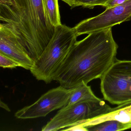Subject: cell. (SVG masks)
Here are the masks:
<instances>
[{
  "label": "cell",
  "mask_w": 131,
  "mask_h": 131,
  "mask_svg": "<svg viewBox=\"0 0 131 131\" xmlns=\"http://www.w3.org/2000/svg\"><path fill=\"white\" fill-rule=\"evenodd\" d=\"M118 47L112 28L89 34L76 42L53 80L69 89L100 79L116 59Z\"/></svg>",
  "instance_id": "6da1fadb"
},
{
  "label": "cell",
  "mask_w": 131,
  "mask_h": 131,
  "mask_svg": "<svg viewBox=\"0 0 131 131\" xmlns=\"http://www.w3.org/2000/svg\"><path fill=\"white\" fill-rule=\"evenodd\" d=\"M0 25L11 31L34 61L56 27L46 17L42 0H0Z\"/></svg>",
  "instance_id": "7a4b0ae2"
},
{
  "label": "cell",
  "mask_w": 131,
  "mask_h": 131,
  "mask_svg": "<svg viewBox=\"0 0 131 131\" xmlns=\"http://www.w3.org/2000/svg\"><path fill=\"white\" fill-rule=\"evenodd\" d=\"M77 37L73 28L62 24L56 27L53 36L30 69L37 80L46 83L53 80L56 72L68 56Z\"/></svg>",
  "instance_id": "3957f363"
},
{
  "label": "cell",
  "mask_w": 131,
  "mask_h": 131,
  "mask_svg": "<svg viewBox=\"0 0 131 131\" xmlns=\"http://www.w3.org/2000/svg\"><path fill=\"white\" fill-rule=\"evenodd\" d=\"M112 108L99 98L89 100L60 109L42 128V131H55L80 125L109 113Z\"/></svg>",
  "instance_id": "277c9868"
},
{
  "label": "cell",
  "mask_w": 131,
  "mask_h": 131,
  "mask_svg": "<svg viewBox=\"0 0 131 131\" xmlns=\"http://www.w3.org/2000/svg\"><path fill=\"white\" fill-rule=\"evenodd\" d=\"M100 80L105 100L117 105L131 102V60L116 59Z\"/></svg>",
  "instance_id": "5b68a950"
},
{
  "label": "cell",
  "mask_w": 131,
  "mask_h": 131,
  "mask_svg": "<svg viewBox=\"0 0 131 131\" xmlns=\"http://www.w3.org/2000/svg\"><path fill=\"white\" fill-rule=\"evenodd\" d=\"M131 19V0L106 9L98 16L83 20L73 27L77 36L106 29Z\"/></svg>",
  "instance_id": "8992f818"
},
{
  "label": "cell",
  "mask_w": 131,
  "mask_h": 131,
  "mask_svg": "<svg viewBox=\"0 0 131 131\" xmlns=\"http://www.w3.org/2000/svg\"><path fill=\"white\" fill-rule=\"evenodd\" d=\"M74 89H67L60 85L52 89L32 105L18 110L15 113V117L20 119L45 117L52 111L65 106Z\"/></svg>",
  "instance_id": "52a82bcc"
},
{
  "label": "cell",
  "mask_w": 131,
  "mask_h": 131,
  "mask_svg": "<svg viewBox=\"0 0 131 131\" xmlns=\"http://www.w3.org/2000/svg\"><path fill=\"white\" fill-rule=\"evenodd\" d=\"M0 53L13 58L30 70L34 61L28 55L16 36L9 30L0 25Z\"/></svg>",
  "instance_id": "ba28073f"
},
{
  "label": "cell",
  "mask_w": 131,
  "mask_h": 131,
  "mask_svg": "<svg viewBox=\"0 0 131 131\" xmlns=\"http://www.w3.org/2000/svg\"><path fill=\"white\" fill-rule=\"evenodd\" d=\"M108 120H116L126 123H131V102L118 105L112 108L108 113L95 118L80 126L86 127Z\"/></svg>",
  "instance_id": "9c48e42d"
},
{
  "label": "cell",
  "mask_w": 131,
  "mask_h": 131,
  "mask_svg": "<svg viewBox=\"0 0 131 131\" xmlns=\"http://www.w3.org/2000/svg\"><path fill=\"white\" fill-rule=\"evenodd\" d=\"M97 98L92 91L91 87L87 84L83 83L74 88L67 104L64 106H69L80 102Z\"/></svg>",
  "instance_id": "30bf717a"
},
{
  "label": "cell",
  "mask_w": 131,
  "mask_h": 131,
  "mask_svg": "<svg viewBox=\"0 0 131 131\" xmlns=\"http://www.w3.org/2000/svg\"><path fill=\"white\" fill-rule=\"evenodd\" d=\"M46 17L56 27L62 25L58 0H42Z\"/></svg>",
  "instance_id": "8fae6325"
},
{
  "label": "cell",
  "mask_w": 131,
  "mask_h": 131,
  "mask_svg": "<svg viewBox=\"0 0 131 131\" xmlns=\"http://www.w3.org/2000/svg\"><path fill=\"white\" fill-rule=\"evenodd\" d=\"M87 131H122L131 128V123H126L116 120H108L86 127Z\"/></svg>",
  "instance_id": "7c38bea8"
},
{
  "label": "cell",
  "mask_w": 131,
  "mask_h": 131,
  "mask_svg": "<svg viewBox=\"0 0 131 131\" xmlns=\"http://www.w3.org/2000/svg\"><path fill=\"white\" fill-rule=\"evenodd\" d=\"M109 0H75V3L71 9L77 7L82 6L84 8L93 9L97 6L105 7Z\"/></svg>",
  "instance_id": "4fadbf2b"
},
{
  "label": "cell",
  "mask_w": 131,
  "mask_h": 131,
  "mask_svg": "<svg viewBox=\"0 0 131 131\" xmlns=\"http://www.w3.org/2000/svg\"><path fill=\"white\" fill-rule=\"evenodd\" d=\"M0 67L3 68L13 69L17 67H22V66L13 58L0 53Z\"/></svg>",
  "instance_id": "5bb4252c"
},
{
  "label": "cell",
  "mask_w": 131,
  "mask_h": 131,
  "mask_svg": "<svg viewBox=\"0 0 131 131\" xmlns=\"http://www.w3.org/2000/svg\"><path fill=\"white\" fill-rule=\"evenodd\" d=\"M128 0H109L105 7L106 9L110 8L112 7L122 4Z\"/></svg>",
  "instance_id": "9a60e30c"
},
{
  "label": "cell",
  "mask_w": 131,
  "mask_h": 131,
  "mask_svg": "<svg viewBox=\"0 0 131 131\" xmlns=\"http://www.w3.org/2000/svg\"><path fill=\"white\" fill-rule=\"evenodd\" d=\"M62 130L69 131H87L86 128L82 127L79 125L73 126L66 128V129H62Z\"/></svg>",
  "instance_id": "2e32d148"
},
{
  "label": "cell",
  "mask_w": 131,
  "mask_h": 131,
  "mask_svg": "<svg viewBox=\"0 0 131 131\" xmlns=\"http://www.w3.org/2000/svg\"><path fill=\"white\" fill-rule=\"evenodd\" d=\"M0 106H1V108H3L5 109V110H6V111H8V112H10V109L8 107L7 105L6 104V103H4V102H3L2 100H1Z\"/></svg>",
  "instance_id": "e0dca14e"
},
{
  "label": "cell",
  "mask_w": 131,
  "mask_h": 131,
  "mask_svg": "<svg viewBox=\"0 0 131 131\" xmlns=\"http://www.w3.org/2000/svg\"><path fill=\"white\" fill-rule=\"evenodd\" d=\"M62 1L68 4L71 7V8L73 7L75 3V0H62Z\"/></svg>",
  "instance_id": "ac0fdd59"
}]
</instances>
